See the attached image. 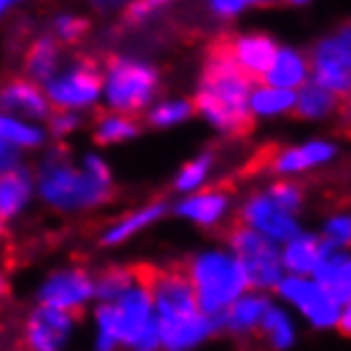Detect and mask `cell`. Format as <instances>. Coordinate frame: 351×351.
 I'll return each mask as SVG.
<instances>
[{
	"mask_svg": "<svg viewBox=\"0 0 351 351\" xmlns=\"http://www.w3.org/2000/svg\"><path fill=\"white\" fill-rule=\"evenodd\" d=\"M150 285L163 351H196L221 334V318L206 316L184 267H143Z\"/></svg>",
	"mask_w": 351,
	"mask_h": 351,
	"instance_id": "cell-1",
	"label": "cell"
},
{
	"mask_svg": "<svg viewBox=\"0 0 351 351\" xmlns=\"http://www.w3.org/2000/svg\"><path fill=\"white\" fill-rule=\"evenodd\" d=\"M36 193L53 211L97 209L112 199L114 178L105 160L87 153L82 166H74L64 148H51L36 166Z\"/></svg>",
	"mask_w": 351,
	"mask_h": 351,
	"instance_id": "cell-2",
	"label": "cell"
},
{
	"mask_svg": "<svg viewBox=\"0 0 351 351\" xmlns=\"http://www.w3.org/2000/svg\"><path fill=\"white\" fill-rule=\"evenodd\" d=\"M252 92L255 80L245 69H239L227 49L217 41L202 66L199 87L193 97L196 114H202L214 130L224 135H245L252 125Z\"/></svg>",
	"mask_w": 351,
	"mask_h": 351,
	"instance_id": "cell-3",
	"label": "cell"
},
{
	"mask_svg": "<svg viewBox=\"0 0 351 351\" xmlns=\"http://www.w3.org/2000/svg\"><path fill=\"white\" fill-rule=\"evenodd\" d=\"M184 270L206 316L221 318L252 290L245 265L232 250H204L184 265Z\"/></svg>",
	"mask_w": 351,
	"mask_h": 351,
	"instance_id": "cell-4",
	"label": "cell"
},
{
	"mask_svg": "<svg viewBox=\"0 0 351 351\" xmlns=\"http://www.w3.org/2000/svg\"><path fill=\"white\" fill-rule=\"evenodd\" d=\"M160 87V74L138 56H110L105 64V105L110 112L135 117L153 107V97Z\"/></svg>",
	"mask_w": 351,
	"mask_h": 351,
	"instance_id": "cell-5",
	"label": "cell"
},
{
	"mask_svg": "<svg viewBox=\"0 0 351 351\" xmlns=\"http://www.w3.org/2000/svg\"><path fill=\"white\" fill-rule=\"evenodd\" d=\"M227 247L239 257V263L245 265L252 290H260V293L278 290V285L285 278L278 242L267 239L257 229L247 227L245 221H234L227 229Z\"/></svg>",
	"mask_w": 351,
	"mask_h": 351,
	"instance_id": "cell-6",
	"label": "cell"
},
{
	"mask_svg": "<svg viewBox=\"0 0 351 351\" xmlns=\"http://www.w3.org/2000/svg\"><path fill=\"white\" fill-rule=\"evenodd\" d=\"M44 89L53 110L82 112V110L95 107L99 97H105V69L95 59L80 56L62 66V71Z\"/></svg>",
	"mask_w": 351,
	"mask_h": 351,
	"instance_id": "cell-7",
	"label": "cell"
},
{
	"mask_svg": "<svg viewBox=\"0 0 351 351\" xmlns=\"http://www.w3.org/2000/svg\"><path fill=\"white\" fill-rule=\"evenodd\" d=\"M275 293H278V298L288 308H293L311 328H316V331L339 328V318H341L343 303L336 300L334 295H331L318 280H313V278L285 275Z\"/></svg>",
	"mask_w": 351,
	"mask_h": 351,
	"instance_id": "cell-8",
	"label": "cell"
},
{
	"mask_svg": "<svg viewBox=\"0 0 351 351\" xmlns=\"http://www.w3.org/2000/svg\"><path fill=\"white\" fill-rule=\"evenodd\" d=\"M308 56L313 82L334 92L339 99H351V21L331 36L318 38Z\"/></svg>",
	"mask_w": 351,
	"mask_h": 351,
	"instance_id": "cell-9",
	"label": "cell"
},
{
	"mask_svg": "<svg viewBox=\"0 0 351 351\" xmlns=\"http://www.w3.org/2000/svg\"><path fill=\"white\" fill-rule=\"evenodd\" d=\"M92 300H97V275L77 265L49 272L36 288V303L59 308L74 316L89 308Z\"/></svg>",
	"mask_w": 351,
	"mask_h": 351,
	"instance_id": "cell-10",
	"label": "cell"
},
{
	"mask_svg": "<svg viewBox=\"0 0 351 351\" xmlns=\"http://www.w3.org/2000/svg\"><path fill=\"white\" fill-rule=\"evenodd\" d=\"M77 336V316L36 303L21 326L23 351H69Z\"/></svg>",
	"mask_w": 351,
	"mask_h": 351,
	"instance_id": "cell-11",
	"label": "cell"
},
{
	"mask_svg": "<svg viewBox=\"0 0 351 351\" xmlns=\"http://www.w3.org/2000/svg\"><path fill=\"white\" fill-rule=\"evenodd\" d=\"M239 221H245L247 227L257 229L267 239L282 242V245L303 232L298 224V217H293L285 209H280L267 196L265 189L263 191L250 193L245 202H242V206H239Z\"/></svg>",
	"mask_w": 351,
	"mask_h": 351,
	"instance_id": "cell-12",
	"label": "cell"
},
{
	"mask_svg": "<svg viewBox=\"0 0 351 351\" xmlns=\"http://www.w3.org/2000/svg\"><path fill=\"white\" fill-rule=\"evenodd\" d=\"M336 153H339L336 143L326 141V138H311L300 145L275 150L265 166L272 176H300L313 168L328 166L336 158Z\"/></svg>",
	"mask_w": 351,
	"mask_h": 351,
	"instance_id": "cell-13",
	"label": "cell"
},
{
	"mask_svg": "<svg viewBox=\"0 0 351 351\" xmlns=\"http://www.w3.org/2000/svg\"><path fill=\"white\" fill-rule=\"evenodd\" d=\"M219 44L227 49V53L234 59L239 69H245L252 80H265V74L280 51V46L267 34H237L221 38Z\"/></svg>",
	"mask_w": 351,
	"mask_h": 351,
	"instance_id": "cell-14",
	"label": "cell"
},
{
	"mask_svg": "<svg viewBox=\"0 0 351 351\" xmlns=\"http://www.w3.org/2000/svg\"><path fill=\"white\" fill-rule=\"evenodd\" d=\"M3 112L5 114H16V117H26V120H34V123H44V120H51V99L46 95V89H41V84L26 80V77H18V80H10L5 87H3Z\"/></svg>",
	"mask_w": 351,
	"mask_h": 351,
	"instance_id": "cell-15",
	"label": "cell"
},
{
	"mask_svg": "<svg viewBox=\"0 0 351 351\" xmlns=\"http://www.w3.org/2000/svg\"><path fill=\"white\" fill-rule=\"evenodd\" d=\"M272 300L267 298V293H260V290H250L242 298L229 308L227 313L221 316V334L232 336V339H252V336H260V328H263V321L270 311Z\"/></svg>",
	"mask_w": 351,
	"mask_h": 351,
	"instance_id": "cell-16",
	"label": "cell"
},
{
	"mask_svg": "<svg viewBox=\"0 0 351 351\" xmlns=\"http://www.w3.org/2000/svg\"><path fill=\"white\" fill-rule=\"evenodd\" d=\"M232 209V193L227 189H206L196 191L191 196H184L178 204H173V214L181 219H189L196 227L217 229L224 221V217Z\"/></svg>",
	"mask_w": 351,
	"mask_h": 351,
	"instance_id": "cell-17",
	"label": "cell"
},
{
	"mask_svg": "<svg viewBox=\"0 0 351 351\" xmlns=\"http://www.w3.org/2000/svg\"><path fill=\"white\" fill-rule=\"evenodd\" d=\"M336 250L331 242H326L321 234H311V232H300L295 237L285 242L280 250L282 267L285 275H303V278H313L318 265L324 263L326 255Z\"/></svg>",
	"mask_w": 351,
	"mask_h": 351,
	"instance_id": "cell-18",
	"label": "cell"
},
{
	"mask_svg": "<svg viewBox=\"0 0 351 351\" xmlns=\"http://www.w3.org/2000/svg\"><path fill=\"white\" fill-rule=\"evenodd\" d=\"M62 41L53 34L36 36L23 53V77L46 87L62 71Z\"/></svg>",
	"mask_w": 351,
	"mask_h": 351,
	"instance_id": "cell-19",
	"label": "cell"
},
{
	"mask_svg": "<svg viewBox=\"0 0 351 351\" xmlns=\"http://www.w3.org/2000/svg\"><path fill=\"white\" fill-rule=\"evenodd\" d=\"M168 211H173V206H171L168 202H163V199H158V202H150V204H145V206H138V209L128 211L125 217H120L117 221H112V224H110V227L99 234V245H102V247L123 245V242H128L130 237H135V234L145 232V229L153 227V224H158Z\"/></svg>",
	"mask_w": 351,
	"mask_h": 351,
	"instance_id": "cell-20",
	"label": "cell"
},
{
	"mask_svg": "<svg viewBox=\"0 0 351 351\" xmlns=\"http://www.w3.org/2000/svg\"><path fill=\"white\" fill-rule=\"evenodd\" d=\"M34 186L36 171H31L26 163L3 171L0 176V217L3 221H13L23 214L34 196Z\"/></svg>",
	"mask_w": 351,
	"mask_h": 351,
	"instance_id": "cell-21",
	"label": "cell"
},
{
	"mask_svg": "<svg viewBox=\"0 0 351 351\" xmlns=\"http://www.w3.org/2000/svg\"><path fill=\"white\" fill-rule=\"evenodd\" d=\"M308 77H311V56H306V53L293 49V46H280L275 62L265 74L263 84L298 92L300 87L308 84Z\"/></svg>",
	"mask_w": 351,
	"mask_h": 351,
	"instance_id": "cell-22",
	"label": "cell"
},
{
	"mask_svg": "<svg viewBox=\"0 0 351 351\" xmlns=\"http://www.w3.org/2000/svg\"><path fill=\"white\" fill-rule=\"evenodd\" d=\"M313 280L321 282L336 300L346 303L351 298V255L346 250H331L318 265Z\"/></svg>",
	"mask_w": 351,
	"mask_h": 351,
	"instance_id": "cell-23",
	"label": "cell"
},
{
	"mask_svg": "<svg viewBox=\"0 0 351 351\" xmlns=\"http://www.w3.org/2000/svg\"><path fill=\"white\" fill-rule=\"evenodd\" d=\"M260 339L270 351H290L298 341V328L295 318L290 316V311L280 303H272L267 316L260 328Z\"/></svg>",
	"mask_w": 351,
	"mask_h": 351,
	"instance_id": "cell-24",
	"label": "cell"
},
{
	"mask_svg": "<svg viewBox=\"0 0 351 351\" xmlns=\"http://www.w3.org/2000/svg\"><path fill=\"white\" fill-rule=\"evenodd\" d=\"M295 102H298V92L270 87V84H260V87H255V92H252L250 110H252V117L267 120V117L293 114L295 112Z\"/></svg>",
	"mask_w": 351,
	"mask_h": 351,
	"instance_id": "cell-25",
	"label": "cell"
},
{
	"mask_svg": "<svg viewBox=\"0 0 351 351\" xmlns=\"http://www.w3.org/2000/svg\"><path fill=\"white\" fill-rule=\"evenodd\" d=\"M341 110V99L328 92L326 87L308 82L306 87L298 89V102H295V112L300 120H326Z\"/></svg>",
	"mask_w": 351,
	"mask_h": 351,
	"instance_id": "cell-26",
	"label": "cell"
},
{
	"mask_svg": "<svg viewBox=\"0 0 351 351\" xmlns=\"http://www.w3.org/2000/svg\"><path fill=\"white\" fill-rule=\"evenodd\" d=\"M141 267L130 265H110L97 275V303H114L138 282Z\"/></svg>",
	"mask_w": 351,
	"mask_h": 351,
	"instance_id": "cell-27",
	"label": "cell"
},
{
	"mask_svg": "<svg viewBox=\"0 0 351 351\" xmlns=\"http://www.w3.org/2000/svg\"><path fill=\"white\" fill-rule=\"evenodd\" d=\"M95 143L97 145H114V143L132 141L141 135V123L123 112H105L97 117L95 123Z\"/></svg>",
	"mask_w": 351,
	"mask_h": 351,
	"instance_id": "cell-28",
	"label": "cell"
},
{
	"mask_svg": "<svg viewBox=\"0 0 351 351\" xmlns=\"http://www.w3.org/2000/svg\"><path fill=\"white\" fill-rule=\"evenodd\" d=\"M44 141V128H38L36 123H26L16 114L3 112V117H0V143H8L18 150H34L41 148Z\"/></svg>",
	"mask_w": 351,
	"mask_h": 351,
	"instance_id": "cell-29",
	"label": "cell"
},
{
	"mask_svg": "<svg viewBox=\"0 0 351 351\" xmlns=\"http://www.w3.org/2000/svg\"><path fill=\"white\" fill-rule=\"evenodd\" d=\"M95 334H92V351H123L120 326L112 303H97L92 311Z\"/></svg>",
	"mask_w": 351,
	"mask_h": 351,
	"instance_id": "cell-30",
	"label": "cell"
},
{
	"mask_svg": "<svg viewBox=\"0 0 351 351\" xmlns=\"http://www.w3.org/2000/svg\"><path fill=\"white\" fill-rule=\"evenodd\" d=\"M214 160H217V153H214V150H204L199 156H193V158L189 160V163H184L181 171L176 173L173 191L184 193V196H191V193L202 191V186L209 181Z\"/></svg>",
	"mask_w": 351,
	"mask_h": 351,
	"instance_id": "cell-31",
	"label": "cell"
},
{
	"mask_svg": "<svg viewBox=\"0 0 351 351\" xmlns=\"http://www.w3.org/2000/svg\"><path fill=\"white\" fill-rule=\"evenodd\" d=\"M196 112V105L181 97H171V99H160L145 112V125L153 130H168L176 125H184L186 120H191V114Z\"/></svg>",
	"mask_w": 351,
	"mask_h": 351,
	"instance_id": "cell-32",
	"label": "cell"
},
{
	"mask_svg": "<svg viewBox=\"0 0 351 351\" xmlns=\"http://www.w3.org/2000/svg\"><path fill=\"white\" fill-rule=\"evenodd\" d=\"M89 18L84 16H74V13H62V16L53 18V26H51V34L66 46H74L80 44L82 38L89 34Z\"/></svg>",
	"mask_w": 351,
	"mask_h": 351,
	"instance_id": "cell-33",
	"label": "cell"
},
{
	"mask_svg": "<svg viewBox=\"0 0 351 351\" xmlns=\"http://www.w3.org/2000/svg\"><path fill=\"white\" fill-rule=\"evenodd\" d=\"M265 191L280 209H285L293 217H298V211L303 209V202H306V193L295 181H272Z\"/></svg>",
	"mask_w": 351,
	"mask_h": 351,
	"instance_id": "cell-34",
	"label": "cell"
},
{
	"mask_svg": "<svg viewBox=\"0 0 351 351\" xmlns=\"http://www.w3.org/2000/svg\"><path fill=\"white\" fill-rule=\"evenodd\" d=\"M176 3H181V0H132L130 5L123 10V23L130 28L143 26L145 21L163 13V10L176 5Z\"/></svg>",
	"mask_w": 351,
	"mask_h": 351,
	"instance_id": "cell-35",
	"label": "cell"
},
{
	"mask_svg": "<svg viewBox=\"0 0 351 351\" xmlns=\"http://www.w3.org/2000/svg\"><path fill=\"white\" fill-rule=\"evenodd\" d=\"M321 237L331 242L336 250H349L351 247V211H336L324 221Z\"/></svg>",
	"mask_w": 351,
	"mask_h": 351,
	"instance_id": "cell-36",
	"label": "cell"
},
{
	"mask_svg": "<svg viewBox=\"0 0 351 351\" xmlns=\"http://www.w3.org/2000/svg\"><path fill=\"white\" fill-rule=\"evenodd\" d=\"M80 114L77 112H69V110H56V112L51 114V120H49V132H51L53 138H59V141H64V138H69V135H74V130H80Z\"/></svg>",
	"mask_w": 351,
	"mask_h": 351,
	"instance_id": "cell-37",
	"label": "cell"
},
{
	"mask_svg": "<svg viewBox=\"0 0 351 351\" xmlns=\"http://www.w3.org/2000/svg\"><path fill=\"white\" fill-rule=\"evenodd\" d=\"M257 0H206L209 13L219 21H232V18L242 16L250 5H255Z\"/></svg>",
	"mask_w": 351,
	"mask_h": 351,
	"instance_id": "cell-38",
	"label": "cell"
},
{
	"mask_svg": "<svg viewBox=\"0 0 351 351\" xmlns=\"http://www.w3.org/2000/svg\"><path fill=\"white\" fill-rule=\"evenodd\" d=\"M89 3H92L95 13H99V16H112L117 10L128 8L132 0H89Z\"/></svg>",
	"mask_w": 351,
	"mask_h": 351,
	"instance_id": "cell-39",
	"label": "cell"
},
{
	"mask_svg": "<svg viewBox=\"0 0 351 351\" xmlns=\"http://www.w3.org/2000/svg\"><path fill=\"white\" fill-rule=\"evenodd\" d=\"M339 334L343 336H351V298L343 303L341 308V318H339V328H336Z\"/></svg>",
	"mask_w": 351,
	"mask_h": 351,
	"instance_id": "cell-40",
	"label": "cell"
},
{
	"mask_svg": "<svg viewBox=\"0 0 351 351\" xmlns=\"http://www.w3.org/2000/svg\"><path fill=\"white\" fill-rule=\"evenodd\" d=\"M18 3H21V0H0V10H3V13H8L10 8H16Z\"/></svg>",
	"mask_w": 351,
	"mask_h": 351,
	"instance_id": "cell-41",
	"label": "cell"
},
{
	"mask_svg": "<svg viewBox=\"0 0 351 351\" xmlns=\"http://www.w3.org/2000/svg\"><path fill=\"white\" fill-rule=\"evenodd\" d=\"M288 3H290V5H306L308 0H288Z\"/></svg>",
	"mask_w": 351,
	"mask_h": 351,
	"instance_id": "cell-42",
	"label": "cell"
},
{
	"mask_svg": "<svg viewBox=\"0 0 351 351\" xmlns=\"http://www.w3.org/2000/svg\"><path fill=\"white\" fill-rule=\"evenodd\" d=\"M270 3H278V0H257V5H270Z\"/></svg>",
	"mask_w": 351,
	"mask_h": 351,
	"instance_id": "cell-43",
	"label": "cell"
},
{
	"mask_svg": "<svg viewBox=\"0 0 351 351\" xmlns=\"http://www.w3.org/2000/svg\"><path fill=\"white\" fill-rule=\"evenodd\" d=\"M21 351H23V349H21Z\"/></svg>",
	"mask_w": 351,
	"mask_h": 351,
	"instance_id": "cell-44",
	"label": "cell"
}]
</instances>
